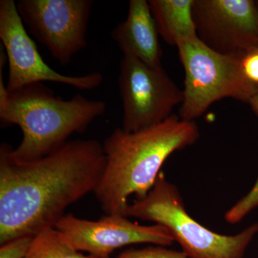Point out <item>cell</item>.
<instances>
[{
  "label": "cell",
  "mask_w": 258,
  "mask_h": 258,
  "mask_svg": "<svg viewBox=\"0 0 258 258\" xmlns=\"http://www.w3.org/2000/svg\"><path fill=\"white\" fill-rule=\"evenodd\" d=\"M106 159L95 139L69 141L46 157L23 162L0 147V244L55 227L70 205L94 191Z\"/></svg>",
  "instance_id": "cell-1"
},
{
  "label": "cell",
  "mask_w": 258,
  "mask_h": 258,
  "mask_svg": "<svg viewBox=\"0 0 258 258\" xmlns=\"http://www.w3.org/2000/svg\"><path fill=\"white\" fill-rule=\"evenodd\" d=\"M195 121L172 115L159 124L137 132L115 128L104 141L106 167L93 193L106 215L125 216L132 195L142 200L152 190L166 159L196 143Z\"/></svg>",
  "instance_id": "cell-2"
},
{
  "label": "cell",
  "mask_w": 258,
  "mask_h": 258,
  "mask_svg": "<svg viewBox=\"0 0 258 258\" xmlns=\"http://www.w3.org/2000/svg\"><path fill=\"white\" fill-rule=\"evenodd\" d=\"M106 108L104 101L81 94L64 100L37 83L8 92L0 101V119L21 128L23 140L12 154L17 160L28 162L58 150L71 135L83 133L104 114Z\"/></svg>",
  "instance_id": "cell-3"
},
{
  "label": "cell",
  "mask_w": 258,
  "mask_h": 258,
  "mask_svg": "<svg viewBox=\"0 0 258 258\" xmlns=\"http://www.w3.org/2000/svg\"><path fill=\"white\" fill-rule=\"evenodd\" d=\"M125 217L165 227L188 258H243L258 233V223L234 235H221L202 225L189 215L179 189L163 171L145 198L129 204Z\"/></svg>",
  "instance_id": "cell-4"
},
{
  "label": "cell",
  "mask_w": 258,
  "mask_h": 258,
  "mask_svg": "<svg viewBox=\"0 0 258 258\" xmlns=\"http://www.w3.org/2000/svg\"><path fill=\"white\" fill-rule=\"evenodd\" d=\"M176 47L185 73L181 119L195 121L212 104L225 98L249 103L258 93V86L244 76L242 56L215 52L198 37L182 40Z\"/></svg>",
  "instance_id": "cell-5"
},
{
  "label": "cell",
  "mask_w": 258,
  "mask_h": 258,
  "mask_svg": "<svg viewBox=\"0 0 258 258\" xmlns=\"http://www.w3.org/2000/svg\"><path fill=\"white\" fill-rule=\"evenodd\" d=\"M119 88L123 103L122 128L137 132L159 124L184 101V92L161 67L131 56L120 61Z\"/></svg>",
  "instance_id": "cell-6"
},
{
  "label": "cell",
  "mask_w": 258,
  "mask_h": 258,
  "mask_svg": "<svg viewBox=\"0 0 258 258\" xmlns=\"http://www.w3.org/2000/svg\"><path fill=\"white\" fill-rule=\"evenodd\" d=\"M93 0H20L17 8L32 36L62 66L87 46Z\"/></svg>",
  "instance_id": "cell-7"
},
{
  "label": "cell",
  "mask_w": 258,
  "mask_h": 258,
  "mask_svg": "<svg viewBox=\"0 0 258 258\" xmlns=\"http://www.w3.org/2000/svg\"><path fill=\"white\" fill-rule=\"evenodd\" d=\"M0 40L9 64L6 86L8 92L43 82L62 83L89 91L99 87L103 83V76L100 72L70 76L51 69L42 58L35 42L25 30L17 3L13 0L0 1Z\"/></svg>",
  "instance_id": "cell-8"
},
{
  "label": "cell",
  "mask_w": 258,
  "mask_h": 258,
  "mask_svg": "<svg viewBox=\"0 0 258 258\" xmlns=\"http://www.w3.org/2000/svg\"><path fill=\"white\" fill-rule=\"evenodd\" d=\"M199 40L223 55L258 50V8L252 0H194Z\"/></svg>",
  "instance_id": "cell-9"
},
{
  "label": "cell",
  "mask_w": 258,
  "mask_h": 258,
  "mask_svg": "<svg viewBox=\"0 0 258 258\" xmlns=\"http://www.w3.org/2000/svg\"><path fill=\"white\" fill-rule=\"evenodd\" d=\"M55 228L79 252L92 258H110L115 249L135 244L167 247L174 243L172 236L163 226L142 225L120 215H106L97 221L64 215Z\"/></svg>",
  "instance_id": "cell-10"
},
{
  "label": "cell",
  "mask_w": 258,
  "mask_h": 258,
  "mask_svg": "<svg viewBox=\"0 0 258 258\" xmlns=\"http://www.w3.org/2000/svg\"><path fill=\"white\" fill-rule=\"evenodd\" d=\"M159 36L149 2L146 0H131L125 21L111 32L112 38L123 55L135 57L152 67L162 66Z\"/></svg>",
  "instance_id": "cell-11"
},
{
  "label": "cell",
  "mask_w": 258,
  "mask_h": 258,
  "mask_svg": "<svg viewBox=\"0 0 258 258\" xmlns=\"http://www.w3.org/2000/svg\"><path fill=\"white\" fill-rule=\"evenodd\" d=\"M159 35L170 45L197 35L193 18L194 0H149Z\"/></svg>",
  "instance_id": "cell-12"
},
{
  "label": "cell",
  "mask_w": 258,
  "mask_h": 258,
  "mask_svg": "<svg viewBox=\"0 0 258 258\" xmlns=\"http://www.w3.org/2000/svg\"><path fill=\"white\" fill-rule=\"evenodd\" d=\"M25 258H92L75 249L55 227H47L33 237Z\"/></svg>",
  "instance_id": "cell-13"
},
{
  "label": "cell",
  "mask_w": 258,
  "mask_h": 258,
  "mask_svg": "<svg viewBox=\"0 0 258 258\" xmlns=\"http://www.w3.org/2000/svg\"><path fill=\"white\" fill-rule=\"evenodd\" d=\"M252 110L258 115V93L249 102ZM258 208V178L255 184L245 196L240 199L226 212L225 219L227 223L237 224L250 213L254 209Z\"/></svg>",
  "instance_id": "cell-14"
},
{
  "label": "cell",
  "mask_w": 258,
  "mask_h": 258,
  "mask_svg": "<svg viewBox=\"0 0 258 258\" xmlns=\"http://www.w3.org/2000/svg\"><path fill=\"white\" fill-rule=\"evenodd\" d=\"M115 258H188L182 251L166 248L163 246H150L142 249H129Z\"/></svg>",
  "instance_id": "cell-15"
},
{
  "label": "cell",
  "mask_w": 258,
  "mask_h": 258,
  "mask_svg": "<svg viewBox=\"0 0 258 258\" xmlns=\"http://www.w3.org/2000/svg\"><path fill=\"white\" fill-rule=\"evenodd\" d=\"M33 236H23L0 244V258H25Z\"/></svg>",
  "instance_id": "cell-16"
},
{
  "label": "cell",
  "mask_w": 258,
  "mask_h": 258,
  "mask_svg": "<svg viewBox=\"0 0 258 258\" xmlns=\"http://www.w3.org/2000/svg\"><path fill=\"white\" fill-rule=\"evenodd\" d=\"M242 68L248 81L258 86V50L250 51L243 56Z\"/></svg>",
  "instance_id": "cell-17"
},
{
  "label": "cell",
  "mask_w": 258,
  "mask_h": 258,
  "mask_svg": "<svg viewBox=\"0 0 258 258\" xmlns=\"http://www.w3.org/2000/svg\"><path fill=\"white\" fill-rule=\"evenodd\" d=\"M257 3V8H258V1L256 2Z\"/></svg>",
  "instance_id": "cell-18"
}]
</instances>
